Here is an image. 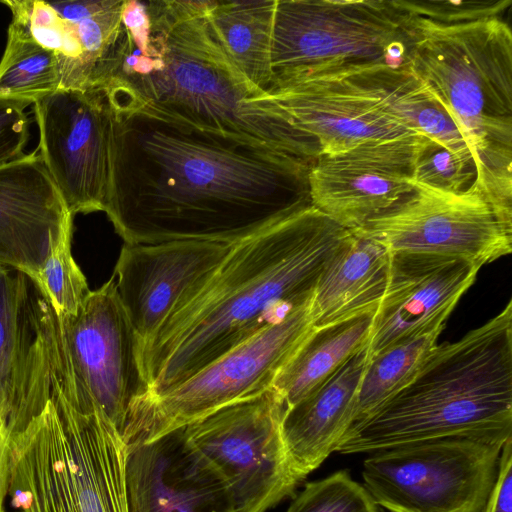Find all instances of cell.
<instances>
[{"mask_svg": "<svg viewBox=\"0 0 512 512\" xmlns=\"http://www.w3.org/2000/svg\"><path fill=\"white\" fill-rule=\"evenodd\" d=\"M230 248L196 240L124 244L113 276L138 348L154 335L180 298L217 268Z\"/></svg>", "mask_w": 512, "mask_h": 512, "instance_id": "cell-17", "label": "cell"}, {"mask_svg": "<svg viewBox=\"0 0 512 512\" xmlns=\"http://www.w3.org/2000/svg\"><path fill=\"white\" fill-rule=\"evenodd\" d=\"M286 407L270 388L182 428L192 453L220 480L233 512H267L295 495L281 434Z\"/></svg>", "mask_w": 512, "mask_h": 512, "instance_id": "cell-10", "label": "cell"}, {"mask_svg": "<svg viewBox=\"0 0 512 512\" xmlns=\"http://www.w3.org/2000/svg\"><path fill=\"white\" fill-rule=\"evenodd\" d=\"M375 312L313 327L275 378L272 389L288 408L323 384L368 346Z\"/></svg>", "mask_w": 512, "mask_h": 512, "instance_id": "cell-24", "label": "cell"}, {"mask_svg": "<svg viewBox=\"0 0 512 512\" xmlns=\"http://www.w3.org/2000/svg\"><path fill=\"white\" fill-rule=\"evenodd\" d=\"M37 152L0 166V264L32 278L74 217Z\"/></svg>", "mask_w": 512, "mask_h": 512, "instance_id": "cell-19", "label": "cell"}, {"mask_svg": "<svg viewBox=\"0 0 512 512\" xmlns=\"http://www.w3.org/2000/svg\"><path fill=\"white\" fill-rule=\"evenodd\" d=\"M367 361L366 347L323 384L285 409L281 434L300 483L336 452L351 427Z\"/></svg>", "mask_w": 512, "mask_h": 512, "instance_id": "cell-21", "label": "cell"}, {"mask_svg": "<svg viewBox=\"0 0 512 512\" xmlns=\"http://www.w3.org/2000/svg\"><path fill=\"white\" fill-rule=\"evenodd\" d=\"M391 252L350 231L323 268L311 303L314 327L376 312L384 294Z\"/></svg>", "mask_w": 512, "mask_h": 512, "instance_id": "cell-22", "label": "cell"}, {"mask_svg": "<svg viewBox=\"0 0 512 512\" xmlns=\"http://www.w3.org/2000/svg\"><path fill=\"white\" fill-rule=\"evenodd\" d=\"M60 83L56 54L11 23L0 60V97L34 103L58 90Z\"/></svg>", "mask_w": 512, "mask_h": 512, "instance_id": "cell-28", "label": "cell"}, {"mask_svg": "<svg viewBox=\"0 0 512 512\" xmlns=\"http://www.w3.org/2000/svg\"><path fill=\"white\" fill-rule=\"evenodd\" d=\"M501 434L512 435V300L456 342L437 344L406 386L349 428L336 452Z\"/></svg>", "mask_w": 512, "mask_h": 512, "instance_id": "cell-4", "label": "cell"}, {"mask_svg": "<svg viewBox=\"0 0 512 512\" xmlns=\"http://www.w3.org/2000/svg\"><path fill=\"white\" fill-rule=\"evenodd\" d=\"M44 302L30 275L0 264V429L10 443L50 398Z\"/></svg>", "mask_w": 512, "mask_h": 512, "instance_id": "cell-15", "label": "cell"}, {"mask_svg": "<svg viewBox=\"0 0 512 512\" xmlns=\"http://www.w3.org/2000/svg\"><path fill=\"white\" fill-rule=\"evenodd\" d=\"M1 3L9 7L11 23L56 54L61 72L59 89L91 88L76 22L65 20L47 1L4 0Z\"/></svg>", "mask_w": 512, "mask_h": 512, "instance_id": "cell-26", "label": "cell"}, {"mask_svg": "<svg viewBox=\"0 0 512 512\" xmlns=\"http://www.w3.org/2000/svg\"><path fill=\"white\" fill-rule=\"evenodd\" d=\"M276 0L207 1L209 23L226 54L258 88L273 83L271 41Z\"/></svg>", "mask_w": 512, "mask_h": 512, "instance_id": "cell-25", "label": "cell"}, {"mask_svg": "<svg viewBox=\"0 0 512 512\" xmlns=\"http://www.w3.org/2000/svg\"><path fill=\"white\" fill-rule=\"evenodd\" d=\"M330 73H339L349 79L409 131L431 137L456 151L472 154L456 122L407 67L375 65Z\"/></svg>", "mask_w": 512, "mask_h": 512, "instance_id": "cell-23", "label": "cell"}, {"mask_svg": "<svg viewBox=\"0 0 512 512\" xmlns=\"http://www.w3.org/2000/svg\"><path fill=\"white\" fill-rule=\"evenodd\" d=\"M115 114L104 212L125 244L232 246L312 206L310 161L139 112Z\"/></svg>", "mask_w": 512, "mask_h": 512, "instance_id": "cell-1", "label": "cell"}, {"mask_svg": "<svg viewBox=\"0 0 512 512\" xmlns=\"http://www.w3.org/2000/svg\"><path fill=\"white\" fill-rule=\"evenodd\" d=\"M407 68L444 106L475 160L473 184L512 224V31L502 18H412Z\"/></svg>", "mask_w": 512, "mask_h": 512, "instance_id": "cell-5", "label": "cell"}, {"mask_svg": "<svg viewBox=\"0 0 512 512\" xmlns=\"http://www.w3.org/2000/svg\"><path fill=\"white\" fill-rule=\"evenodd\" d=\"M352 232L390 252L452 257L480 267L512 252V227L474 185L452 193L414 183L409 195Z\"/></svg>", "mask_w": 512, "mask_h": 512, "instance_id": "cell-11", "label": "cell"}, {"mask_svg": "<svg viewBox=\"0 0 512 512\" xmlns=\"http://www.w3.org/2000/svg\"><path fill=\"white\" fill-rule=\"evenodd\" d=\"M31 104L27 100L0 97V166L26 155L29 119L25 109Z\"/></svg>", "mask_w": 512, "mask_h": 512, "instance_id": "cell-33", "label": "cell"}, {"mask_svg": "<svg viewBox=\"0 0 512 512\" xmlns=\"http://www.w3.org/2000/svg\"><path fill=\"white\" fill-rule=\"evenodd\" d=\"M475 160L470 153L456 151L425 135H418L413 156L414 183L461 193L476 180Z\"/></svg>", "mask_w": 512, "mask_h": 512, "instance_id": "cell-29", "label": "cell"}, {"mask_svg": "<svg viewBox=\"0 0 512 512\" xmlns=\"http://www.w3.org/2000/svg\"><path fill=\"white\" fill-rule=\"evenodd\" d=\"M122 14L119 60L102 89L115 110L271 146L313 162L317 140L234 64L207 0L147 1Z\"/></svg>", "mask_w": 512, "mask_h": 512, "instance_id": "cell-2", "label": "cell"}, {"mask_svg": "<svg viewBox=\"0 0 512 512\" xmlns=\"http://www.w3.org/2000/svg\"><path fill=\"white\" fill-rule=\"evenodd\" d=\"M70 366L98 407L122 431L131 405L147 392L138 337L112 276L86 296L77 312L57 314Z\"/></svg>", "mask_w": 512, "mask_h": 512, "instance_id": "cell-13", "label": "cell"}, {"mask_svg": "<svg viewBox=\"0 0 512 512\" xmlns=\"http://www.w3.org/2000/svg\"><path fill=\"white\" fill-rule=\"evenodd\" d=\"M285 512H381L363 484L348 470L305 483Z\"/></svg>", "mask_w": 512, "mask_h": 512, "instance_id": "cell-31", "label": "cell"}, {"mask_svg": "<svg viewBox=\"0 0 512 512\" xmlns=\"http://www.w3.org/2000/svg\"><path fill=\"white\" fill-rule=\"evenodd\" d=\"M11 443L0 429V512L4 511V500L10 485Z\"/></svg>", "mask_w": 512, "mask_h": 512, "instance_id": "cell-35", "label": "cell"}, {"mask_svg": "<svg viewBox=\"0 0 512 512\" xmlns=\"http://www.w3.org/2000/svg\"><path fill=\"white\" fill-rule=\"evenodd\" d=\"M512 435L453 436L370 453L363 485L387 512H482Z\"/></svg>", "mask_w": 512, "mask_h": 512, "instance_id": "cell-9", "label": "cell"}, {"mask_svg": "<svg viewBox=\"0 0 512 512\" xmlns=\"http://www.w3.org/2000/svg\"><path fill=\"white\" fill-rule=\"evenodd\" d=\"M418 135L319 155L308 176L312 206L349 231L390 209L414 190Z\"/></svg>", "mask_w": 512, "mask_h": 512, "instance_id": "cell-14", "label": "cell"}, {"mask_svg": "<svg viewBox=\"0 0 512 512\" xmlns=\"http://www.w3.org/2000/svg\"><path fill=\"white\" fill-rule=\"evenodd\" d=\"M482 512H512V437L503 446L497 478Z\"/></svg>", "mask_w": 512, "mask_h": 512, "instance_id": "cell-34", "label": "cell"}, {"mask_svg": "<svg viewBox=\"0 0 512 512\" xmlns=\"http://www.w3.org/2000/svg\"><path fill=\"white\" fill-rule=\"evenodd\" d=\"M33 105L39 154L69 212H104L116 123L107 91L58 89Z\"/></svg>", "mask_w": 512, "mask_h": 512, "instance_id": "cell-12", "label": "cell"}, {"mask_svg": "<svg viewBox=\"0 0 512 512\" xmlns=\"http://www.w3.org/2000/svg\"><path fill=\"white\" fill-rule=\"evenodd\" d=\"M311 303L312 298L167 392L135 401L121 431L127 447L152 442L270 389L314 327Z\"/></svg>", "mask_w": 512, "mask_h": 512, "instance_id": "cell-8", "label": "cell"}, {"mask_svg": "<svg viewBox=\"0 0 512 512\" xmlns=\"http://www.w3.org/2000/svg\"><path fill=\"white\" fill-rule=\"evenodd\" d=\"M73 226L68 227L54 244L50 254L33 278L55 312L75 314L90 293L87 280L71 252Z\"/></svg>", "mask_w": 512, "mask_h": 512, "instance_id": "cell-30", "label": "cell"}, {"mask_svg": "<svg viewBox=\"0 0 512 512\" xmlns=\"http://www.w3.org/2000/svg\"><path fill=\"white\" fill-rule=\"evenodd\" d=\"M480 268L458 258L391 252L387 285L367 346L368 358L402 340L444 328Z\"/></svg>", "mask_w": 512, "mask_h": 512, "instance_id": "cell-16", "label": "cell"}, {"mask_svg": "<svg viewBox=\"0 0 512 512\" xmlns=\"http://www.w3.org/2000/svg\"><path fill=\"white\" fill-rule=\"evenodd\" d=\"M409 15L443 25L502 18L511 0H395Z\"/></svg>", "mask_w": 512, "mask_h": 512, "instance_id": "cell-32", "label": "cell"}, {"mask_svg": "<svg viewBox=\"0 0 512 512\" xmlns=\"http://www.w3.org/2000/svg\"><path fill=\"white\" fill-rule=\"evenodd\" d=\"M443 329L402 340L368 358L352 425L367 418L407 385L437 345Z\"/></svg>", "mask_w": 512, "mask_h": 512, "instance_id": "cell-27", "label": "cell"}, {"mask_svg": "<svg viewBox=\"0 0 512 512\" xmlns=\"http://www.w3.org/2000/svg\"><path fill=\"white\" fill-rule=\"evenodd\" d=\"M349 233L309 206L232 245L138 348L147 383L138 399L181 384L310 300L323 268Z\"/></svg>", "mask_w": 512, "mask_h": 512, "instance_id": "cell-3", "label": "cell"}, {"mask_svg": "<svg viewBox=\"0 0 512 512\" xmlns=\"http://www.w3.org/2000/svg\"><path fill=\"white\" fill-rule=\"evenodd\" d=\"M42 413L11 442V504L22 512H129L127 445L90 398L49 379Z\"/></svg>", "mask_w": 512, "mask_h": 512, "instance_id": "cell-6", "label": "cell"}, {"mask_svg": "<svg viewBox=\"0 0 512 512\" xmlns=\"http://www.w3.org/2000/svg\"><path fill=\"white\" fill-rule=\"evenodd\" d=\"M129 512H233L220 480L192 453L182 429L127 447Z\"/></svg>", "mask_w": 512, "mask_h": 512, "instance_id": "cell-20", "label": "cell"}, {"mask_svg": "<svg viewBox=\"0 0 512 512\" xmlns=\"http://www.w3.org/2000/svg\"><path fill=\"white\" fill-rule=\"evenodd\" d=\"M267 93L317 140L321 154L344 152L367 141L416 134L339 73L296 74L277 79Z\"/></svg>", "mask_w": 512, "mask_h": 512, "instance_id": "cell-18", "label": "cell"}, {"mask_svg": "<svg viewBox=\"0 0 512 512\" xmlns=\"http://www.w3.org/2000/svg\"><path fill=\"white\" fill-rule=\"evenodd\" d=\"M412 18L395 0H276L273 83L296 74L407 67Z\"/></svg>", "mask_w": 512, "mask_h": 512, "instance_id": "cell-7", "label": "cell"}, {"mask_svg": "<svg viewBox=\"0 0 512 512\" xmlns=\"http://www.w3.org/2000/svg\"><path fill=\"white\" fill-rule=\"evenodd\" d=\"M17 512H22V511H17Z\"/></svg>", "mask_w": 512, "mask_h": 512, "instance_id": "cell-36", "label": "cell"}]
</instances>
